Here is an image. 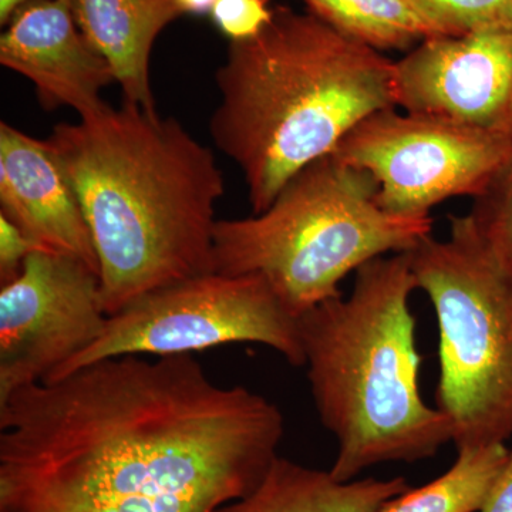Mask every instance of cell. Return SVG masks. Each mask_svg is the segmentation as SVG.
I'll use <instances>...</instances> for the list:
<instances>
[{"mask_svg": "<svg viewBox=\"0 0 512 512\" xmlns=\"http://www.w3.org/2000/svg\"><path fill=\"white\" fill-rule=\"evenodd\" d=\"M284 434L275 403L192 355L99 360L0 403V512H220Z\"/></svg>", "mask_w": 512, "mask_h": 512, "instance_id": "cell-1", "label": "cell"}, {"mask_svg": "<svg viewBox=\"0 0 512 512\" xmlns=\"http://www.w3.org/2000/svg\"><path fill=\"white\" fill-rule=\"evenodd\" d=\"M414 289L409 252L379 256L357 269L348 299H329L299 318L316 412L338 443L329 470L336 480L426 460L451 441L447 417L420 393Z\"/></svg>", "mask_w": 512, "mask_h": 512, "instance_id": "cell-4", "label": "cell"}, {"mask_svg": "<svg viewBox=\"0 0 512 512\" xmlns=\"http://www.w3.org/2000/svg\"><path fill=\"white\" fill-rule=\"evenodd\" d=\"M0 208L39 251L72 256L99 272L92 232L55 148L8 123L0 124Z\"/></svg>", "mask_w": 512, "mask_h": 512, "instance_id": "cell-12", "label": "cell"}, {"mask_svg": "<svg viewBox=\"0 0 512 512\" xmlns=\"http://www.w3.org/2000/svg\"><path fill=\"white\" fill-rule=\"evenodd\" d=\"M231 343H261L305 366L299 319L261 276H191L141 296L107 318L92 345L45 382L120 356L192 355Z\"/></svg>", "mask_w": 512, "mask_h": 512, "instance_id": "cell-7", "label": "cell"}, {"mask_svg": "<svg viewBox=\"0 0 512 512\" xmlns=\"http://www.w3.org/2000/svg\"><path fill=\"white\" fill-rule=\"evenodd\" d=\"M431 37L512 29V0H406Z\"/></svg>", "mask_w": 512, "mask_h": 512, "instance_id": "cell-17", "label": "cell"}, {"mask_svg": "<svg viewBox=\"0 0 512 512\" xmlns=\"http://www.w3.org/2000/svg\"><path fill=\"white\" fill-rule=\"evenodd\" d=\"M271 0H217L211 10L212 22L231 42L252 39L271 22Z\"/></svg>", "mask_w": 512, "mask_h": 512, "instance_id": "cell-19", "label": "cell"}, {"mask_svg": "<svg viewBox=\"0 0 512 512\" xmlns=\"http://www.w3.org/2000/svg\"><path fill=\"white\" fill-rule=\"evenodd\" d=\"M39 251L16 225L0 215V284L6 285L22 271L26 258Z\"/></svg>", "mask_w": 512, "mask_h": 512, "instance_id": "cell-20", "label": "cell"}, {"mask_svg": "<svg viewBox=\"0 0 512 512\" xmlns=\"http://www.w3.org/2000/svg\"><path fill=\"white\" fill-rule=\"evenodd\" d=\"M478 512H512V450L503 473L495 481L487 501Z\"/></svg>", "mask_w": 512, "mask_h": 512, "instance_id": "cell-21", "label": "cell"}, {"mask_svg": "<svg viewBox=\"0 0 512 512\" xmlns=\"http://www.w3.org/2000/svg\"><path fill=\"white\" fill-rule=\"evenodd\" d=\"M410 488L404 477L339 481L330 471L276 457L251 494L220 512H379Z\"/></svg>", "mask_w": 512, "mask_h": 512, "instance_id": "cell-14", "label": "cell"}, {"mask_svg": "<svg viewBox=\"0 0 512 512\" xmlns=\"http://www.w3.org/2000/svg\"><path fill=\"white\" fill-rule=\"evenodd\" d=\"M308 12L377 52L407 50L430 39L423 20L406 0H303Z\"/></svg>", "mask_w": 512, "mask_h": 512, "instance_id": "cell-16", "label": "cell"}, {"mask_svg": "<svg viewBox=\"0 0 512 512\" xmlns=\"http://www.w3.org/2000/svg\"><path fill=\"white\" fill-rule=\"evenodd\" d=\"M332 156L367 171L379 184L376 202L399 217H430L453 197L483 194L512 163L504 138L426 114H370L339 141Z\"/></svg>", "mask_w": 512, "mask_h": 512, "instance_id": "cell-8", "label": "cell"}, {"mask_svg": "<svg viewBox=\"0 0 512 512\" xmlns=\"http://www.w3.org/2000/svg\"><path fill=\"white\" fill-rule=\"evenodd\" d=\"M77 23L106 59L124 100L156 111L150 56L157 37L185 15L177 0H74Z\"/></svg>", "mask_w": 512, "mask_h": 512, "instance_id": "cell-13", "label": "cell"}, {"mask_svg": "<svg viewBox=\"0 0 512 512\" xmlns=\"http://www.w3.org/2000/svg\"><path fill=\"white\" fill-rule=\"evenodd\" d=\"M55 148L92 232L107 316L147 293L214 272V153L180 121L123 101L60 123Z\"/></svg>", "mask_w": 512, "mask_h": 512, "instance_id": "cell-2", "label": "cell"}, {"mask_svg": "<svg viewBox=\"0 0 512 512\" xmlns=\"http://www.w3.org/2000/svg\"><path fill=\"white\" fill-rule=\"evenodd\" d=\"M28 2L29 0H0V23L8 25L13 15Z\"/></svg>", "mask_w": 512, "mask_h": 512, "instance_id": "cell-23", "label": "cell"}, {"mask_svg": "<svg viewBox=\"0 0 512 512\" xmlns=\"http://www.w3.org/2000/svg\"><path fill=\"white\" fill-rule=\"evenodd\" d=\"M379 184L332 154L306 165L268 210L217 221L214 272L256 275L295 318L342 296L350 272L431 235L433 218L399 217L377 205Z\"/></svg>", "mask_w": 512, "mask_h": 512, "instance_id": "cell-5", "label": "cell"}, {"mask_svg": "<svg viewBox=\"0 0 512 512\" xmlns=\"http://www.w3.org/2000/svg\"><path fill=\"white\" fill-rule=\"evenodd\" d=\"M394 63L288 6L252 39L231 42L210 133L244 175L254 215L356 124L397 107Z\"/></svg>", "mask_w": 512, "mask_h": 512, "instance_id": "cell-3", "label": "cell"}, {"mask_svg": "<svg viewBox=\"0 0 512 512\" xmlns=\"http://www.w3.org/2000/svg\"><path fill=\"white\" fill-rule=\"evenodd\" d=\"M448 221L446 241L429 235L407 252L417 288L436 311L437 409L460 450L512 437V272L467 215Z\"/></svg>", "mask_w": 512, "mask_h": 512, "instance_id": "cell-6", "label": "cell"}, {"mask_svg": "<svg viewBox=\"0 0 512 512\" xmlns=\"http://www.w3.org/2000/svg\"><path fill=\"white\" fill-rule=\"evenodd\" d=\"M107 318L99 272L72 256L32 252L0 291V403L89 348Z\"/></svg>", "mask_w": 512, "mask_h": 512, "instance_id": "cell-9", "label": "cell"}, {"mask_svg": "<svg viewBox=\"0 0 512 512\" xmlns=\"http://www.w3.org/2000/svg\"><path fill=\"white\" fill-rule=\"evenodd\" d=\"M396 106L512 143V29L431 37L394 63Z\"/></svg>", "mask_w": 512, "mask_h": 512, "instance_id": "cell-10", "label": "cell"}, {"mask_svg": "<svg viewBox=\"0 0 512 512\" xmlns=\"http://www.w3.org/2000/svg\"><path fill=\"white\" fill-rule=\"evenodd\" d=\"M0 63L35 84L46 110L70 107L80 117L106 109L101 90L116 82L110 64L80 29L74 0L23 5L0 37Z\"/></svg>", "mask_w": 512, "mask_h": 512, "instance_id": "cell-11", "label": "cell"}, {"mask_svg": "<svg viewBox=\"0 0 512 512\" xmlns=\"http://www.w3.org/2000/svg\"><path fill=\"white\" fill-rule=\"evenodd\" d=\"M443 476L410 488L379 512H478L503 473L511 451L505 443L464 447Z\"/></svg>", "mask_w": 512, "mask_h": 512, "instance_id": "cell-15", "label": "cell"}, {"mask_svg": "<svg viewBox=\"0 0 512 512\" xmlns=\"http://www.w3.org/2000/svg\"><path fill=\"white\" fill-rule=\"evenodd\" d=\"M478 235L512 272V163L474 198L467 214Z\"/></svg>", "mask_w": 512, "mask_h": 512, "instance_id": "cell-18", "label": "cell"}, {"mask_svg": "<svg viewBox=\"0 0 512 512\" xmlns=\"http://www.w3.org/2000/svg\"><path fill=\"white\" fill-rule=\"evenodd\" d=\"M177 3L184 13L205 15V13H211L217 0H177Z\"/></svg>", "mask_w": 512, "mask_h": 512, "instance_id": "cell-22", "label": "cell"}]
</instances>
